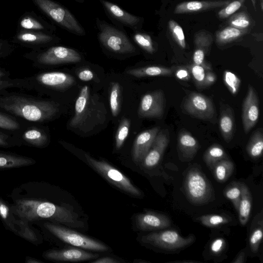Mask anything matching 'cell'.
<instances>
[{"mask_svg": "<svg viewBox=\"0 0 263 263\" xmlns=\"http://www.w3.org/2000/svg\"><path fill=\"white\" fill-rule=\"evenodd\" d=\"M10 197L13 210L28 222L47 219L71 227L84 226L73 211L44 197L37 182L20 185L13 189Z\"/></svg>", "mask_w": 263, "mask_h": 263, "instance_id": "6da1fadb", "label": "cell"}, {"mask_svg": "<svg viewBox=\"0 0 263 263\" xmlns=\"http://www.w3.org/2000/svg\"><path fill=\"white\" fill-rule=\"evenodd\" d=\"M0 110L29 122L43 123L58 116L60 106L53 100L5 90L0 93Z\"/></svg>", "mask_w": 263, "mask_h": 263, "instance_id": "7a4b0ae2", "label": "cell"}, {"mask_svg": "<svg viewBox=\"0 0 263 263\" xmlns=\"http://www.w3.org/2000/svg\"><path fill=\"white\" fill-rule=\"evenodd\" d=\"M97 38L100 46L107 52L122 55H131L137 52L136 45L125 29L96 18Z\"/></svg>", "mask_w": 263, "mask_h": 263, "instance_id": "3957f363", "label": "cell"}, {"mask_svg": "<svg viewBox=\"0 0 263 263\" xmlns=\"http://www.w3.org/2000/svg\"><path fill=\"white\" fill-rule=\"evenodd\" d=\"M33 67L43 68L65 63H78L81 54L76 49L62 46H51L45 49L32 50L24 55Z\"/></svg>", "mask_w": 263, "mask_h": 263, "instance_id": "277c9868", "label": "cell"}, {"mask_svg": "<svg viewBox=\"0 0 263 263\" xmlns=\"http://www.w3.org/2000/svg\"><path fill=\"white\" fill-rule=\"evenodd\" d=\"M35 5L57 25L79 36L86 35L85 28L66 7L53 0H32Z\"/></svg>", "mask_w": 263, "mask_h": 263, "instance_id": "5b68a950", "label": "cell"}, {"mask_svg": "<svg viewBox=\"0 0 263 263\" xmlns=\"http://www.w3.org/2000/svg\"><path fill=\"white\" fill-rule=\"evenodd\" d=\"M97 100L90 95L89 88L85 85L81 89L75 104L74 115L69 125L72 128H79L86 133L88 125L100 123L101 109L98 108Z\"/></svg>", "mask_w": 263, "mask_h": 263, "instance_id": "8992f818", "label": "cell"}, {"mask_svg": "<svg viewBox=\"0 0 263 263\" xmlns=\"http://www.w3.org/2000/svg\"><path fill=\"white\" fill-rule=\"evenodd\" d=\"M184 188L189 200L196 205H203L213 201L214 192L204 173L197 168L189 170L184 178Z\"/></svg>", "mask_w": 263, "mask_h": 263, "instance_id": "52a82bcc", "label": "cell"}, {"mask_svg": "<svg viewBox=\"0 0 263 263\" xmlns=\"http://www.w3.org/2000/svg\"><path fill=\"white\" fill-rule=\"evenodd\" d=\"M28 83V90H35L40 93L61 90L72 86L74 78L60 71H45L26 77Z\"/></svg>", "mask_w": 263, "mask_h": 263, "instance_id": "ba28073f", "label": "cell"}, {"mask_svg": "<svg viewBox=\"0 0 263 263\" xmlns=\"http://www.w3.org/2000/svg\"><path fill=\"white\" fill-rule=\"evenodd\" d=\"M89 164L110 183L120 190L135 196L142 195L141 192L123 174L104 161L96 160L85 154Z\"/></svg>", "mask_w": 263, "mask_h": 263, "instance_id": "9c48e42d", "label": "cell"}, {"mask_svg": "<svg viewBox=\"0 0 263 263\" xmlns=\"http://www.w3.org/2000/svg\"><path fill=\"white\" fill-rule=\"evenodd\" d=\"M44 227L58 238L72 246L95 251L108 250L104 243L57 224L45 222Z\"/></svg>", "mask_w": 263, "mask_h": 263, "instance_id": "30bf717a", "label": "cell"}, {"mask_svg": "<svg viewBox=\"0 0 263 263\" xmlns=\"http://www.w3.org/2000/svg\"><path fill=\"white\" fill-rule=\"evenodd\" d=\"M143 241L158 248L176 251L191 245L195 240L194 235L183 237L176 231L166 230L150 233L142 237Z\"/></svg>", "mask_w": 263, "mask_h": 263, "instance_id": "8fae6325", "label": "cell"}, {"mask_svg": "<svg viewBox=\"0 0 263 263\" xmlns=\"http://www.w3.org/2000/svg\"><path fill=\"white\" fill-rule=\"evenodd\" d=\"M16 213L9 204L0 197V218L5 227L16 235L31 242H36L37 237L30 228L28 221Z\"/></svg>", "mask_w": 263, "mask_h": 263, "instance_id": "7c38bea8", "label": "cell"}, {"mask_svg": "<svg viewBox=\"0 0 263 263\" xmlns=\"http://www.w3.org/2000/svg\"><path fill=\"white\" fill-rule=\"evenodd\" d=\"M104 13L113 25L128 28L132 31L142 29L144 18L130 13L117 4L107 0H99Z\"/></svg>", "mask_w": 263, "mask_h": 263, "instance_id": "4fadbf2b", "label": "cell"}, {"mask_svg": "<svg viewBox=\"0 0 263 263\" xmlns=\"http://www.w3.org/2000/svg\"><path fill=\"white\" fill-rule=\"evenodd\" d=\"M182 107L185 112L196 118L210 121L215 117V109L211 100L197 92H192L184 101Z\"/></svg>", "mask_w": 263, "mask_h": 263, "instance_id": "5bb4252c", "label": "cell"}, {"mask_svg": "<svg viewBox=\"0 0 263 263\" xmlns=\"http://www.w3.org/2000/svg\"><path fill=\"white\" fill-rule=\"evenodd\" d=\"M60 38L54 33L23 30L14 37V42L33 50L53 46L59 43Z\"/></svg>", "mask_w": 263, "mask_h": 263, "instance_id": "9a60e30c", "label": "cell"}, {"mask_svg": "<svg viewBox=\"0 0 263 263\" xmlns=\"http://www.w3.org/2000/svg\"><path fill=\"white\" fill-rule=\"evenodd\" d=\"M165 99L161 90L145 94L141 98L138 114L141 118H161L164 114Z\"/></svg>", "mask_w": 263, "mask_h": 263, "instance_id": "2e32d148", "label": "cell"}, {"mask_svg": "<svg viewBox=\"0 0 263 263\" xmlns=\"http://www.w3.org/2000/svg\"><path fill=\"white\" fill-rule=\"evenodd\" d=\"M259 116V103L257 95L254 88L249 85L242 107V123L246 134L255 126Z\"/></svg>", "mask_w": 263, "mask_h": 263, "instance_id": "e0dca14e", "label": "cell"}, {"mask_svg": "<svg viewBox=\"0 0 263 263\" xmlns=\"http://www.w3.org/2000/svg\"><path fill=\"white\" fill-rule=\"evenodd\" d=\"M14 135L18 138L21 145L37 148L46 147L50 140L49 135L45 129L36 125H24L18 132Z\"/></svg>", "mask_w": 263, "mask_h": 263, "instance_id": "ac0fdd59", "label": "cell"}, {"mask_svg": "<svg viewBox=\"0 0 263 263\" xmlns=\"http://www.w3.org/2000/svg\"><path fill=\"white\" fill-rule=\"evenodd\" d=\"M136 224L141 231L161 230L168 228L171 224V220L165 214L147 212L137 215Z\"/></svg>", "mask_w": 263, "mask_h": 263, "instance_id": "d6986e66", "label": "cell"}, {"mask_svg": "<svg viewBox=\"0 0 263 263\" xmlns=\"http://www.w3.org/2000/svg\"><path fill=\"white\" fill-rule=\"evenodd\" d=\"M43 256L50 260L80 261L96 259L99 257V255L80 249L69 248L62 250H50L45 252Z\"/></svg>", "mask_w": 263, "mask_h": 263, "instance_id": "ffe728a7", "label": "cell"}, {"mask_svg": "<svg viewBox=\"0 0 263 263\" xmlns=\"http://www.w3.org/2000/svg\"><path fill=\"white\" fill-rule=\"evenodd\" d=\"M170 141L167 129L159 130L153 143L143 160V165L148 168L153 167L160 162Z\"/></svg>", "mask_w": 263, "mask_h": 263, "instance_id": "44dd1931", "label": "cell"}, {"mask_svg": "<svg viewBox=\"0 0 263 263\" xmlns=\"http://www.w3.org/2000/svg\"><path fill=\"white\" fill-rule=\"evenodd\" d=\"M159 130V127H155L142 132L137 136L132 150V157L135 162L139 163L143 160Z\"/></svg>", "mask_w": 263, "mask_h": 263, "instance_id": "7402d4cb", "label": "cell"}, {"mask_svg": "<svg viewBox=\"0 0 263 263\" xmlns=\"http://www.w3.org/2000/svg\"><path fill=\"white\" fill-rule=\"evenodd\" d=\"M231 0L189 1L178 4L175 8V14H182L200 12L204 10L223 7Z\"/></svg>", "mask_w": 263, "mask_h": 263, "instance_id": "603a6c76", "label": "cell"}, {"mask_svg": "<svg viewBox=\"0 0 263 263\" xmlns=\"http://www.w3.org/2000/svg\"><path fill=\"white\" fill-rule=\"evenodd\" d=\"M178 148L180 159L191 161L197 153L199 145L189 132L182 130L178 135Z\"/></svg>", "mask_w": 263, "mask_h": 263, "instance_id": "cb8c5ba5", "label": "cell"}, {"mask_svg": "<svg viewBox=\"0 0 263 263\" xmlns=\"http://www.w3.org/2000/svg\"><path fill=\"white\" fill-rule=\"evenodd\" d=\"M212 41V36L205 32L201 31L196 34L194 40L195 50L193 57L194 64L209 66L204 62V58Z\"/></svg>", "mask_w": 263, "mask_h": 263, "instance_id": "d4e9b609", "label": "cell"}, {"mask_svg": "<svg viewBox=\"0 0 263 263\" xmlns=\"http://www.w3.org/2000/svg\"><path fill=\"white\" fill-rule=\"evenodd\" d=\"M219 127L224 140L230 142L235 131V121L233 110L228 105H222L220 108Z\"/></svg>", "mask_w": 263, "mask_h": 263, "instance_id": "484cf974", "label": "cell"}, {"mask_svg": "<svg viewBox=\"0 0 263 263\" xmlns=\"http://www.w3.org/2000/svg\"><path fill=\"white\" fill-rule=\"evenodd\" d=\"M35 163V160L31 158L0 151V169L17 168Z\"/></svg>", "mask_w": 263, "mask_h": 263, "instance_id": "4316f807", "label": "cell"}, {"mask_svg": "<svg viewBox=\"0 0 263 263\" xmlns=\"http://www.w3.org/2000/svg\"><path fill=\"white\" fill-rule=\"evenodd\" d=\"M19 26L23 30L53 33L56 27L41 18L25 15L21 18Z\"/></svg>", "mask_w": 263, "mask_h": 263, "instance_id": "83f0119b", "label": "cell"}, {"mask_svg": "<svg viewBox=\"0 0 263 263\" xmlns=\"http://www.w3.org/2000/svg\"><path fill=\"white\" fill-rule=\"evenodd\" d=\"M241 198L238 208L239 220L242 226L248 222L251 210L252 198L248 187L241 183Z\"/></svg>", "mask_w": 263, "mask_h": 263, "instance_id": "f1b7e54d", "label": "cell"}, {"mask_svg": "<svg viewBox=\"0 0 263 263\" xmlns=\"http://www.w3.org/2000/svg\"><path fill=\"white\" fill-rule=\"evenodd\" d=\"M126 73L132 76L142 78L146 77L170 76L173 73L171 68L151 66L131 69L126 71Z\"/></svg>", "mask_w": 263, "mask_h": 263, "instance_id": "f546056e", "label": "cell"}, {"mask_svg": "<svg viewBox=\"0 0 263 263\" xmlns=\"http://www.w3.org/2000/svg\"><path fill=\"white\" fill-rule=\"evenodd\" d=\"M130 37L134 44L145 52L153 54L156 51L155 42L152 35L142 30L133 31Z\"/></svg>", "mask_w": 263, "mask_h": 263, "instance_id": "4dcf8cb0", "label": "cell"}, {"mask_svg": "<svg viewBox=\"0 0 263 263\" xmlns=\"http://www.w3.org/2000/svg\"><path fill=\"white\" fill-rule=\"evenodd\" d=\"M247 32V29H240L229 26L217 32L216 35V43L220 45L230 43L238 39Z\"/></svg>", "mask_w": 263, "mask_h": 263, "instance_id": "1f68e13d", "label": "cell"}, {"mask_svg": "<svg viewBox=\"0 0 263 263\" xmlns=\"http://www.w3.org/2000/svg\"><path fill=\"white\" fill-rule=\"evenodd\" d=\"M263 150V135L261 129H257L253 133L246 146L249 155L253 159L260 157Z\"/></svg>", "mask_w": 263, "mask_h": 263, "instance_id": "d6a6232c", "label": "cell"}, {"mask_svg": "<svg viewBox=\"0 0 263 263\" xmlns=\"http://www.w3.org/2000/svg\"><path fill=\"white\" fill-rule=\"evenodd\" d=\"M214 176L220 183L226 182L233 172V163L228 159H223L218 162L213 167Z\"/></svg>", "mask_w": 263, "mask_h": 263, "instance_id": "836d02e7", "label": "cell"}, {"mask_svg": "<svg viewBox=\"0 0 263 263\" xmlns=\"http://www.w3.org/2000/svg\"><path fill=\"white\" fill-rule=\"evenodd\" d=\"M227 158V154L223 148L219 144H215L209 147L203 155V160L210 168L219 161Z\"/></svg>", "mask_w": 263, "mask_h": 263, "instance_id": "e575fe53", "label": "cell"}, {"mask_svg": "<svg viewBox=\"0 0 263 263\" xmlns=\"http://www.w3.org/2000/svg\"><path fill=\"white\" fill-rule=\"evenodd\" d=\"M24 124L18 120L17 118L0 111V128L12 132L13 134L18 132L23 127Z\"/></svg>", "mask_w": 263, "mask_h": 263, "instance_id": "d590c367", "label": "cell"}, {"mask_svg": "<svg viewBox=\"0 0 263 263\" xmlns=\"http://www.w3.org/2000/svg\"><path fill=\"white\" fill-rule=\"evenodd\" d=\"M121 89L117 82H112L110 85L109 105L111 114L114 117L118 115L121 104Z\"/></svg>", "mask_w": 263, "mask_h": 263, "instance_id": "8d00e7d4", "label": "cell"}, {"mask_svg": "<svg viewBox=\"0 0 263 263\" xmlns=\"http://www.w3.org/2000/svg\"><path fill=\"white\" fill-rule=\"evenodd\" d=\"M197 220L205 227L214 228L228 223L230 217L219 214L204 215L197 218Z\"/></svg>", "mask_w": 263, "mask_h": 263, "instance_id": "74e56055", "label": "cell"}, {"mask_svg": "<svg viewBox=\"0 0 263 263\" xmlns=\"http://www.w3.org/2000/svg\"><path fill=\"white\" fill-rule=\"evenodd\" d=\"M241 183L237 182H233L230 184L224 191L225 196L231 200L237 212L241 198Z\"/></svg>", "mask_w": 263, "mask_h": 263, "instance_id": "f35d334b", "label": "cell"}, {"mask_svg": "<svg viewBox=\"0 0 263 263\" xmlns=\"http://www.w3.org/2000/svg\"><path fill=\"white\" fill-rule=\"evenodd\" d=\"M189 69L197 87L199 88L205 87V75L207 70L210 69V66H204L193 64L190 67Z\"/></svg>", "mask_w": 263, "mask_h": 263, "instance_id": "ab89813d", "label": "cell"}, {"mask_svg": "<svg viewBox=\"0 0 263 263\" xmlns=\"http://www.w3.org/2000/svg\"><path fill=\"white\" fill-rule=\"evenodd\" d=\"M130 125V121L128 118H124L121 120L115 137L116 147L117 149L122 146L126 140L129 133Z\"/></svg>", "mask_w": 263, "mask_h": 263, "instance_id": "60d3db41", "label": "cell"}, {"mask_svg": "<svg viewBox=\"0 0 263 263\" xmlns=\"http://www.w3.org/2000/svg\"><path fill=\"white\" fill-rule=\"evenodd\" d=\"M228 23L230 26L240 29H247L251 25L250 16L245 12L233 14L229 20Z\"/></svg>", "mask_w": 263, "mask_h": 263, "instance_id": "b9f144b4", "label": "cell"}, {"mask_svg": "<svg viewBox=\"0 0 263 263\" xmlns=\"http://www.w3.org/2000/svg\"><path fill=\"white\" fill-rule=\"evenodd\" d=\"M9 88L28 90L27 80L26 78L0 80V93Z\"/></svg>", "mask_w": 263, "mask_h": 263, "instance_id": "7bdbcfd3", "label": "cell"}, {"mask_svg": "<svg viewBox=\"0 0 263 263\" xmlns=\"http://www.w3.org/2000/svg\"><path fill=\"white\" fill-rule=\"evenodd\" d=\"M168 26L173 38L182 48L186 47L185 36L182 27L174 20H170Z\"/></svg>", "mask_w": 263, "mask_h": 263, "instance_id": "ee69618b", "label": "cell"}, {"mask_svg": "<svg viewBox=\"0 0 263 263\" xmlns=\"http://www.w3.org/2000/svg\"><path fill=\"white\" fill-rule=\"evenodd\" d=\"M223 79L225 84L230 92L233 95L236 94L240 85V79L231 71L226 70L223 74Z\"/></svg>", "mask_w": 263, "mask_h": 263, "instance_id": "f6af8a7d", "label": "cell"}, {"mask_svg": "<svg viewBox=\"0 0 263 263\" xmlns=\"http://www.w3.org/2000/svg\"><path fill=\"white\" fill-rule=\"evenodd\" d=\"M262 235V224L254 228L251 231L249 238V245L252 251L254 253L258 252Z\"/></svg>", "mask_w": 263, "mask_h": 263, "instance_id": "bcb514c9", "label": "cell"}, {"mask_svg": "<svg viewBox=\"0 0 263 263\" xmlns=\"http://www.w3.org/2000/svg\"><path fill=\"white\" fill-rule=\"evenodd\" d=\"M21 146L19 140L14 134H8L0 130V147L7 148Z\"/></svg>", "mask_w": 263, "mask_h": 263, "instance_id": "7dc6e473", "label": "cell"}, {"mask_svg": "<svg viewBox=\"0 0 263 263\" xmlns=\"http://www.w3.org/2000/svg\"><path fill=\"white\" fill-rule=\"evenodd\" d=\"M242 4V3L239 0L231 1L218 12V15L221 18H227L237 11Z\"/></svg>", "mask_w": 263, "mask_h": 263, "instance_id": "c3c4849f", "label": "cell"}, {"mask_svg": "<svg viewBox=\"0 0 263 263\" xmlns=\"http://www.w3.org/2000/svg\"><path fill=\"white\" fill-rule=\"evenodd\" d=\"M225 245V241L221 238H217L214 239L211 244L210 249L214 254L220 253Z\"/></svg>", "mask_w": 263, "mask_h": 263, "instance_id": "681fc988", "label": "cell"}, {"mask_svg": "<svg viewBox=\"0 0 263 263\" xmlns=\"http://www.w3.org/2000/svg\"><path fill=\"white\" fill-rule=\"evenodd\" d=\"M13 47L6 41H0V58L9 55L13 51Z\"/></svg>", "mask_w": 263, "mask_h": 263, "instance_id": "f907efd6", "label": "cell"}, {"mask_svg": "<svg viewBox=\"0 0 263 263\" xmlns=\"http://www.w3.org/2000/svg\"><path fill=\"white\" fill-rule=\"evenodd\" d=\"M190 71L187 68L184 67H180L176 70L175 75L179 80L182 81H188L190 79Z\"/></svg>", "mask_w": 263, "mask_h": 263, "instance_id": "816d5d0a", "label": "cell"}, {"mask_svg": "<svg viewBox=\"0 0 263 263\" xmlns=\"http://www.w3.org/2000/svg\"><path fill=\"white\" fill-rule=\"evenodd\" d=\"M78 78L82 81H88L93 78V72L88 69L81 71L78 75Z\"/></svg>", "mask_w": 263, "mask_h": 263, "instance_id": "f5cc1de1", "label": "cell"}, {"mask_svg": "<svg viewBox=\"0 0 263 263\" xmlns=\"http://www.w3.org/2000/svg\"><path fill=\"white\" fill-rule=\"evenodd\" d=\"M216 80V75L210 70H207L205 78V86H208L213 84Z\"/></svg>", "mask_w": 263, "mask_h": 263, "instance_id": "db71d44e", "label": "cell"}, {"mask_svg": "<svg viewBox=\"0 0 263 263\" xmlns=\"http://www.w3.org/2000/svg\"><path fill=\"white\" fill-rule=\"evenodd\" d=\"M116 259L110 257H104L92 261L94 263H117L119 262Z\"/></svg>", "mask_w": 263, "mask_h": 263, "instance_id": "11a10c76", "label": "cell"}, {"mask_svg": "<svg viewBox=\"0 0 263 263\" xmlns=\"http://www.w3.org/2000/svg\"><path fill=\"white\" fill-rule=\"evenodd\" d=\"M245 258V253L244 251H241L237 255L234 260L232 261L233 263H243Z\"/></svg>", "mask_w": 263, "mask_h": 263, "instance_id": "9f6ffc18", "label": "cell"}, {"mask_svg": "<svg viewBox=\"0 0 263 263\" xmlns=\"http://www.w3.org/2000/svg\"><path fill=\"white\" fill-rule=\"evenodd\" d=\"M10 72L4 68L0 67V80L10 78Z\"/></svg>", "mask_w": 263, "mask_h": 263, "instance_id": "6f0895ef", "label": "cell"}, {"mask_svg": "<svg viewBox=\"0 0 263 263\" xmlns=\"http://www.w3.org/2000/svg\"><path fill=\"white\" fill-rule=\"evenodd\" d=\"M26 262L27 263H41L43 262L42 261L36 259L35 258L30 257H26Z\"/></svg>", "mask_w": 263, "mask_h": 263, "instance_id": "680465c9", "label": "cell"}, {"mask_svg": "<svg viewBox=\"0 0 263 263\" xmlns=\"http://www.w3.org/2000/svg\"><path fill=\"white\" fill-rule=\"evenodd\" d=\"M72 1H74L78 3H80V4H83L85 2V0H72Z\"/></svg>", "mask_w": 263, "mask_h": 263, "instance_id": "91938a15", "label": "cell"}, {"mask_svg": "<svg viewBox=\"0 0 263 263\" xmlns=\"http://www.w3.org/2000/svg\"><path fill=\"white\" fill-rule=\"evenodd\" d=\"M262 1L263 0H260V6H261V10H262V8H263V3H262Z\"/></svg>", "mask_w": 263, "mask_h": 263, "instance_id": "94428289", "label": "cell"}, {"mask_svg": "<svg viewBox=\"0 0 263 263\" xmlns=\"http://www.w3.org/2000/svg\"><path fill=\"white\" fill-rule=\"evenodd\" d=\"M239 1H240L243 4L245 0H239Z\"/></svg>", "mask_w": 263, "mask_h": 263, "instance_id": "6125c7cd", "label": "cell"}, {"mask_svg": "<svg viewBox=\"0 0 263 263\" xmlns=\"http://www.w3.org/2000/svg\"><path fill=\"white\" fill-rule=\"evenodd\" d=\"M164 1H165V0H164Z\"/></svg>", "mask_w": 263, "mask_h": 263, "instance_id": "be15d7a7", "label": "cell"}]
</instances>
